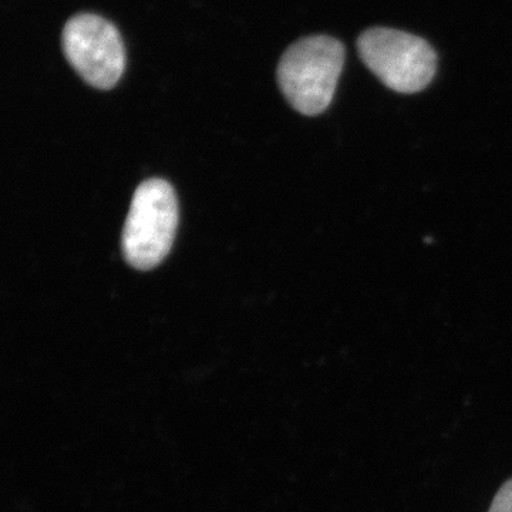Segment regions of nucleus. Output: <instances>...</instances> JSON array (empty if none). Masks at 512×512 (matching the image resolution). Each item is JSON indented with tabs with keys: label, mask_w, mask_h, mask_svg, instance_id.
I'll return each instance as SVG.
<instances>
[{
	"label": "nucleus",
	"mask_w": 512,
	"mask_h": 512,
	"mask_svg": "<svg viewBox=\"0 0 512 512\" xmlns=\"http://www.w3.org/2000/svg\"><path fill=\"white\" fill-rule=\"evenodd\" d=\"M488 512H512V478L498 490Z\"/></svg>",
	"instance_id": "39448f33"
},
{
	"label": "nucleus",
	"mask_w": 512,
	"mask_h": 512,
	"mask_svg": "<svg viewBox=\"0 0 512 512\" xmlns=\"http://www.w3.org/2000/svg\"><path fill=\"white\" fill-rule=\"evenodd\" d=\"M178 225V202L164 180L144 181L134 192L123 231V254L140 271L161 264L173 247Z\"/></svg>",
	"instance_id": "f03ea898"
},
{
	"label": "nucleus",
	"mask_w": 512,
	"mask_h": 512,
	"mask_svg": "<svg viewBox=\"0 0 512 512\" xmlns=\"http://www.w3.org/2000/svg\"><path fill=\"white\" fill-rule=\"evenodd\" d=\"M62 45L67 62L90 86L109 90L119 82L126 64L123 40L106 19L74 16L64 26Z\"/></svg>",
	"instance_id": "20e7f679"
},
{
	"label": "nucleus",
	"mask_w": 512,
	"mask_h": 512,
	"mask_svg": "<svg viewBox=\"0 0 512 512\" xmlns=\"http://www.w3.org/2000/svg\"><path fill=\"white\" fill-rule=\"evenodd\" d=\"M357 49L366 66L394 92H421L436 74L433 47L426 40L400 30H366L357 40Z\"/></svg>",
	"instance_id": "7ed1b4c3"
},
{
	"label": "nucleus",
	"mask_w": 512,
	"mask_h": 512,
	"mask_svg": "<svg viewBox=\"0 0 512 512\" xmlns=\"http://www.w3.org/2000/svg\"><path fill=\"white\" fill-rule=\"evenodd\" d=\"M345 47L329 36H312L289 47L278 66V83L293 109L305 116L323 113L335 96Z\"/></svg>",
	"instance_id": "f257e3e1"
}]
</instances>
